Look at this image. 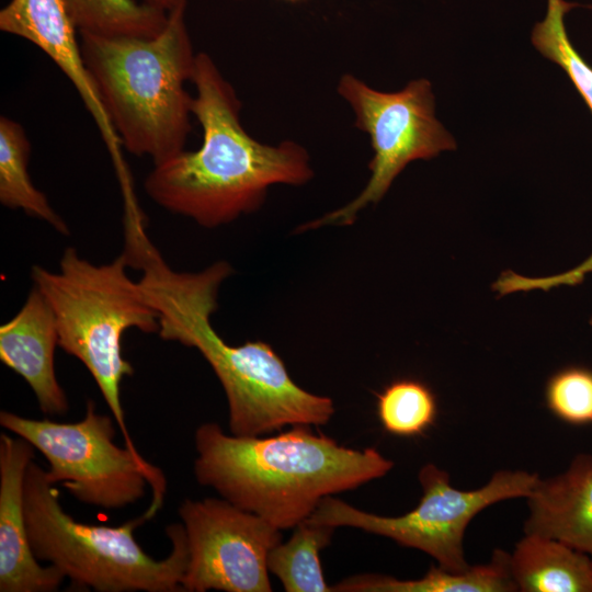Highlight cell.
I'll use <instances>...</instances> for the list:
<instances>
[{"instance_id": "1", "label": "cell", "mask_w": 592, "mask_h": 592, "mask_svg": "<svg viewBox=\"0 0 592 592\" xmlns=\"http://www.w3.org/2000/svg\"><path fill=\"white\" fill-rule=\"evenodd\" d=\"M129 266L141 271L139 286L158 312V334L196 349L218 377L229 407V430L261 436L287 425H323L334 413L331 398L311 394L289 376L283 360L263 341L228 344L213 328L221 282L232 269L218 261L197 273L169 267L145 231L126 239Z\"/></svg>"}, {"instance_id": "2", "label": "cell", "mask_w": 592, "mask_h": 592, "mask_svg": "<svg viewBox=\"0 0 592 592\" xmlns=\"http://www.w3.org/2000/svg\"><path fill=\"white\" fill-rule=\"evenodd\" d=\"M192 114L203 130L201 147L155 164L144 187L164 209L206 228L257 210L273 184L301 185L312 175L299 144H262L240 123L241 103L206 53L195 58Z\"/></svg>"}, {"instance_id": "3", "label": "cell", "mask_w": 592, "mask_h": 592, "mask_svg": "<svg viewBox=\"0 0 592 592\" xmlns=\"http://www.w3.org/2000/svg\"><path fill=\"white\" fill-rule=\"evenodd\" d=\"M310 426L261 437L229 435L205 422L194 435L195 478L282 531L309 517L325 497L380 478L394 466L375 448L340 445Z\"/></svg>"}, {"instance_id": "4", "label": "cell", "mask_w": 592, "mask_h": 592, "mask_svg": "<svg viewBox=\"0 0 592 592\" xmlns=\"http://www.w3.org/2000/svg\"><path fill=\"white\" fill-rule=\"evenodd\" d=\"M186 2L168 12L155 37L80 34L86 68L122 146L153 166L184 150L191 132L196 55L185 23Z\"/></svg>"}, {"instance_id": "5", "label": "cell", "mask_w": 592, "mask_h": 592, "mask_svg": "<svg viewBox=\"0 0 592 592\" xmlns=\"http://www.w3.org/2000/svg\"><path fill=\"white\" fill-rule=\"evenodd\" d=\"M127 266L124 252L111 263L95 265L68 247L58 272L34 265L31 277L54 312L58 346L87 367L119 426L125 446L139 454L121 401L122 380L134 374L122 354V337L129 328L158 333L159 319L138 281L129 278Z\"/></svg>"}, {"instance_id": "6", "label": "cell", "mask_w": 592, "mask_h": 592, "mask_svg": "<svg viewBox=\"0 0 592 592\" xmlns=\"http://www.w3.org/2000/svg\"><path fill=\"white\" fill-rule=\"evenodd\" d=\"M24 510L32 551L57 568L76 588L99 592H175L187 565L183 524L167 526L172 548L161 560L151 558L134 537L147 514L117 526L76 521L62 509L59 491L34 462L24 479Z\"/></svg>"}, {"instance_id": "7", "label": "cell", "mask_w": 592, "mask_h": 592, "mask_svg": "<svg viewBox=\"0 0 592 592\" xmlns=\"http://www.w3.org/2000/svg\"><path fill=\"white\" fill-rule=\"evenodd\" d=\"M113 419L98 413L91 400L84 417L73 423L0 412L2 428L42 453L50 482L60 483L76 500L105 510L137 502L149 485L152 500L146 514L151 519L162 508L166 478L140 454L114 443Z\"/></svg>"}, {"instance_id": "8", "label": "cell", "mask_w": 592, "mask_h": 592, "mask_svg": "<svg viewBox=\"0 0 592 592\" xmlns=\"http://www.w3.org/2000/svg\"><path fill=\"white\" fill-rule=\"evenodd\" d=\"M423 494L419 504L401 516H380L356 509L331 496L325 497L310 522L332 527L350 526L391 538L399 545L422 550L439 566L463 572L470 566L464 557V533L474 516L499 501L527 498L539 480L537 474L501 470L476 490H458L449 476L433 464L419 471Z\"/></svg>"}, {"instance_id": "9", "label": "cell", "mask_w": 592, "mask_h": 592, "mask_svg": "<svg viewBox=\"0 0 592 592\" xmlns=\"http://www.w3.org/2000/svg\"><path fill=\"white\" fill-rule=\"evenodd\" d=\"M338 93L351 105L355 126L369 136L371 177L354 200L299 226L296 232L353 224L360 210L384 197L408 163L456 149V140L435 117V99L426 79L410 81L397 92H382L345 73L339 80Z\"/></svg>"}, {"instance_id": "10", "label": "cell", "mask_w": 592, "mask_h": 592, "mask_svg": "<svg viewBox=\"0 0 592 592\" xmlns=\"http://www.w3.org/2000/svg\"><path fill=\"white\" fill-rule=\"evenodd\" d=\"M178 511L187 546L182 591H272L267 557L281 530L223 498L185 499Z\"/></svg>"}, {"instance_id": "11", "label": "cell", "mask_w": 592, "mask_h": 592, "mask_svg": "<svg viewBox=\"0 0 592 592\" xmlns=\"http://www.w3.org/2000/svg\"><path fill=\"white\" fill-rule=\"evenodd\" d=\"M34 447L24 439L0 435V591L50 592L66 578L34 556L24 510V479Z\"/></svg>"}, {"instance_id": "12", "label": "cell", "mask_w": 592, "mask_h": 592, "mask_svg": "<svg viewBox=\"0 0 592 592\" xmlns=\"http://www.w3.org/2000/svg\"><path fill=\"white\" fill-rule=\"evenodd\" d=\"M0 30L25 38L50 57L78 90L110 149L124 169L121 140L112 127L86 68L77 29L62 0H11L0 11Z\"/></svg>"}, {"instance_id": "13", "label": "cell", "mask_w": 592, "mask_h": 592, "mask_svg": "<svg viewBox=\"0 0 592 592\" xmlns=\"http://www.w3.org/2000/svg\"><path fill=\"white\" fill-rule=\"evenodd\" d=\"M58 333L54 312L33 285L16 315L0 327V360L32 388L43 413L64 415L69 409L54 365Z\"/></svg>"}, {"instance_id": "14", "label": "cell", "mask_w": 592, "mask_h": 592, "mask_svg": "<svg viewBox=\"0 0 592 592\" xmlns=\"http://www.w3.org/2000/svg\"><path fill=\"white\" fill-rule=\"evenodd\" d=\"M526 499L525 534L557 539L592 561V455H576L562 474L538 480Z\"/></svg>"}, {"instance_id": "15", "label": "cell", "mask_w": 592, "mask_h": 592, "mask_svg": "<svg viewBox=\"0 0 592 592\" xmlns=\"http://www.w3.org/2000/svg\"><path fill=\"white\" fill-rule=\"evenodd\" d=\"M517 591L592 592L590 557L557 539L525 534L510 555Z\"/></svg>"}, {"instance_id": "16", "label": "cell", "mask_w": 592, "mask_h": 592, "mask_svg": "<svg viewBox=\"0 0 592 592\" xmlns=\"http://www.w3.org/2000/svg\"><path fill=\"white\" fill-rule=\"evenodd\" d=\"M337 592H510L517 591L510 570V554L496 550L487 565L453 572L439 567L421 579L399 580L382 574H357L331 587Z\"/></svg>"}, {"instance_id": "17", "label": "cell", "mask_w": 592, "mask_h": 592, "mask_svg": "<svg viewBox=\"0 0 592 592\" xmlns=\"http://www.w3.org/2000/svg\"><path fill=\"white\" fill-rule=\"evenodd\" d=\"M31 144L18 122L0 117V202L11 209H22L27 215L48 223L61 235L69 229L50 206L46 195L31 180L27 164Z\"/></svg>"}, {"instance_id": "18", "label": "cell", "mask_w": 592, "mask_h": 592, "mask_svg": "<svg viewBox=\"0 0 592 592\" xmlns=\"http://www.w3.org/2000/svg\"><path fill=\"white\" fill-rule=\"evenodd\" d=\"M286 543L269 553L267 569L287 592H332L323 577L320 551L327 547L335 527L305 519L294 527Z\"/></svg>"}, {"instance_id": "19", "label": "cell", "mask_w": 592, "mask_h": 592, "mask_svg": "<svg viewBox=\"0 0 592 592\" xmlns=\"http://www.w3.org/2000/svg\"><path fill=\"white\" fill-rule=\"evenodd\" d=\"M79 33L116 37H155L168 23V12L137 0H62Z\"/></svg>"}, {"instance_id": "20", "label": "cell", "mask_w": 592, "mask_h": 592, "mask_svg": "<svg viewBox=\"0 0 592 592\" xmlns=\"http://www.w3.org/2000/svg\"><path fill=\"white\" fill-rule=\"evenodd\" d=\"M377 415L384 429L394 435H421L436 419V396L419 379L398 378L377 395Z\"/></svg>"}, {"instance_id": "21", "label": "cell", "mask_w": 592, "mask_h": 592, "mask_svg": "<svg viewBox=\"0 0 592 592\" xmlns=\"http://www.w3.org/2000/svg\"><path fill=\"white\" fill-rule=\"evenodd\" d=\"M577 7L576 2L547 0L546 15L534 25L531 39L545 58L567 73L592 112V66L573 47L565 26V15Z\"/></svg>"}, {"instance_id": "22", "label": "cell", "mask_w": 592, "mask_h": 592, "mask_svg": "<svg viewBox=\"0 0 592 592\" xmlns=\"http://www.w3.org/2000/svg\"><path fill=\"white\" fill-rule=\"evenodd\" d=\"M545 402L563 422L592 424V369L567 366L555 372L545 385Z\"/></svg>"}, {"instance_id": "23", "label": "cell", "mask_w": 592, "mask_h": 592, "mask_svg": "<svg viewBox=\"0 0 592 592\" xmlns=\"http://www.w3.org/2000/svg\"><path fill=\"white\" fill-rule=\"evenodd\" d=\"M138 1L149 7L166 11V12H169L173 8L178 7L179 4L186 2V0H138Z\"/></svg>"}, {"instance_id": "24", "label": "cell", "mask_w": 592, "mask_h": 592, "mask_svg": "<svg viewBox=\"0 0 592 592\" xmlns=\"http://www.w3.org/2000/svg\"><path fill=\"white\" fill-rule=\"evenodd\" d=\"M286 1L296 2V1H300V0H286Z\"/></svg>"}, {"instance_id": "25", "label": "cell", "mask_w": 592, "mask_h": 592, "mask_svg": "<svg viewBox=\"0 0 592 592\" xmlns=\"http://www.w3.org/2000/svg\"><path fill=\"white\" fill-rule=\"evenodd\" d=\"M590 325L592 326V317H591V319H590Z\"/></svg>"}]
</instances>
